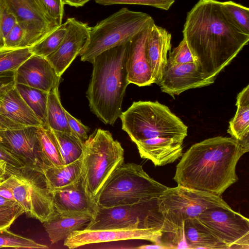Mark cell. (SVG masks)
Here are the masks:
<instances>
[{
	"label": "cell",
	"mask_w": 249,
	"mask_h": 249,
	"mask_svg": "<svg viewBox=\"0 0 249 249\" xmlns=\"http://www.w3.org/2000/svg\"><path fill=\"white\" fill-rule=\"evenodd\" d=\"M139 249H169L167 246L163 244L154 243L150 245H144L136 248Z\"/></svg>",
	"instance_id": "7dc6e473"
},
{
	"label": "cell",
	"mask_w": 249,
	"mask_h": 249,
	"mask_svg": "<svg viewBox=\"0 0 249 249\" xmlns=\"http://www.w3.org/2000/svg\"><path fill=\"white\" fill-rule=\"evenodd\" d=\"M221 7L233 23L244 33L249 35V9L231 0L221 2Z\"/></svg>",
	"instance_id": "836d02e7"
},
{
	"label": "cell",
	"mask_w": 249,
	"mask_h": 249,
	"mask_svg": "<svg viewBox=\"0 0 249 249\" xmlns=\"http://www.w3.org/2000/svg\"><path fill=\"white\" fill-rule=\"evenodd\" d=\"M67 33L58 48L46 57L61 77L76 56L79 55L88 40L90 27L74 18L67 19Z\"/></svg>",
	"instance_id": "5bb4252c"
},
{
	"label": "cell",
	"mask_w": 249,
	"mask_h": 249,
	"mask_svg": "<svg viewBox=\"0 0 249 249\" xmlns=\"http://www.w3.org/2000/svg\"><path fill=\"white\" fill-rule=\"evenodd\" d=\"M0 196L6 199L16 201L12 190L5 179L0 183Z\"/></svg>",
	"instance_id": "ee69618b"
},
{
	"label": "cell",
	"mask_w": 249,
	"mask_h": 249,
	"mask_svg": "<svg viewBox=\"0 0 249 249\" xmlns=\"http://www.w3.org/2000/svg\"><path fill=\"white\" fill-rule=\"evenodd\" d=\"M141 157L155 166L171 163L182 156L183 141L174 138H155L135 143Z\"/></svg>",
	"instance_id": "ffe728a7"
},
{
	"label": "cell",
	"mask_w": 249,
	"mask_h": 249,
	"mask_svg": "<svg viewBox=\"0 0 249 249\" xmlns=\"http://www.w3.org/2000/svg\"><path fill=\"white\" fill-rule=\"evenodd\" d=\"M195 61L185 40L183 38L178 45L170 52L167 63L171 64H182Z\"/></svg>",
	"instance_id": "74e56055"
},
{
	"label": "cell",
	"mask_w": 249,
	"mask_h": 249,
	"mask_svg": "<svg viewBox=\"0 0 249 249\" xmlns=\"http://www.w3.org/2000/svg\"><path fill=\"white\" fill-rule=\"evenodd\" d=\"M7 165L5 163L0 162V183L6 178Z\"/></svg>",
	"instance_id": "681fc988"
},
{
	"label": "cell",
	"mask_w": 249,
	"mask_h": 249,
	"mask_svg": "<svg viewBox=\"0 0 249 249\" xmlns=\"http://www.w3.org/2000/svg\"><path fill=\"white\" fill-rule=\"evenodd\" d=\"M33 54L30 47L0 48V72L8 71L15 72Z\"/></svg>",
	"instance_id": "d6a6232c"
},
{
	"label": "cell",
	"mask_w": 249,
	"mask_h": 249,
	"mask_svg": "<svg viewBox=\"0 0 249 249\" xmlns=\"http://www.w3.org/2000/svg\"><path fill=\"white\" fill-rule=\"evenodd\" d=\"M162 218V232L169 235L181 228L185 220L194 219L213 207L231 209L220 196L180 185L168 187L157 200Z\"/></svg>",
	"instance_id": "ba28073f"
},
{
	"label": "cell",
	"mask_w": 249,
	"mask_h": 249,
	"mask_svg": "<svg viewBox=\"0 0 249 249\" xmlns=\"http://www.w3.org/2000/svg\"><path fill=\"white\" fill-rule=\"evenodd\" d=\"M168 188L151 178L141 165L124 163L106 182L97 203L107 208L156 201Z\"/></svg>",
	"instance_id": "8992f818"
},
{
	"label": "cell",
	"mask_w": 249,
	"mask_h": 249,
	"mask_svg": "<svg viewBox=\"0 0 249 249\" xmlns=\"http://www.w3.org/2000/svg\"><path fill=\"white\" fill-rule=\"evenodd\" d=\"M24 211L19 204L13 206L0 207V230L9 228Z\"/></svg>",
	"instance_id": "ab89813d"
},
{
	"label": "cell",
	"mask_w": 249,
	"mask_h": 249,
	"mask_svg": "<svg viewBox=\"0 0 249 249\" xmlns=\"http://www.w3.org/2000/svg\"><path fill=\"white\" fill-rule=\"evenodd\" d=\"M16 88L24 101L40 121L42 126L49 127L47 122L49 92L22 84H16Z\"/></svg>",
	"instance_id": "83f0119b"
},
{
	"label": "cell",
	"mask_w": 249,
	"mask_h": 249,
	"mask_svg": "<svg viewBox=\"0 0 249 249\" xmlns=\"http://www.w3.org/2000/svg\"><path fill=\"white\" fill-rule=\"evenodd\" d=\"M237 110L229 123L228 132L249 150V85L238 93Z\"/></svg>",
	"instance_id": "cb8c5ba5"
},
{
	"label": "cell",
	"mask_w": 249,
	"mask_h": 249,
	"mask_svg": "<svg viewBox=\"0 0 249 249\" xmlns=\"http://www.w3.org/2000/svg\"><path fill=\"white\" fill-rule=\"evenodd\" d=\"M0 114L25 126H42L16 88L8 91L0 100Z\"/></svg>",
	"instance_id": "7402d4cb"
},
{
	"label": "cell",
	"mask_w": 249,
	"mask_h": 249,
	"mask_svg": "<svg viewBox=\"0 0 249 249\" xmlns=\"http://www.w3.org/2000/svg\"><path fill=\"white\" fill-rule=\"evenodd\" d=\"M122 128L136 142L155 138L183 141L188 127L167 106L158 101L134 102L120 117Z\"/></svg>",
	"instance_id": "277c9868"
},
{
	"label": "cell",
	"mask_w": 249,
	"mask_h": 249,
	"mask_svg": "<svg viewBox=\"0 0 249 249\" xmlns=\"http://www.w3.org/2000/svg\"><path fill=\"white\" fill-rule=\"evenodd\" d=\"M182 33L198 66L213 82L249 41L217 0H199L187 13Z\"/></svg>",
	"instance_id": "6da1fadb"
},
{
	"label": "cell",
	"mask_w": 249,
	"mask_h": 249,
	"mask_svg": "<svg viewBox=\"0 0 249 249\" xmlns=\"http://www.w3.org/2000/svg\"><path fill=\"white\" fill-rule=\"evenodd\" d=\"M8 228L0 230V248L15 249H48V247L39 244L31 239L23 237L8 230Z\"/></svg>",
	"instance_id": "e575fe53"
},
{
	"label": "cell",
	"mask_w": 249,
	"mask_h": 249,
	"mask_svg": "<svg viewBox=\"0 0 249 249\" xmlns=\"http://www.w3.org/2000/svg\"><path fill=\"white\" fill-rule=\"evenodd\" d=\"M16 84H22L49 92L58 87L61 77L48 60L33 54L15 71Z\"/></svg>",
	"instance_id": "2e32d148"
},
{
	"label": "cell",
	"mask_w": 249,
	"mask_h": 249,
	"mask_svg": "<svg viewBox=\"0 0 249 249\" xmlns=\"http://www.w3.org/2000/svg\"><path fill=\"white\" fill-rule=\"evenodd\" d=\"M154 22L146 13L120 9L90 27L89 37L79 54L81 60L92 63L99 54L129 42Z\"/></svg>",
	"instance_id": "52a82bcc"
},
{
	"label": "cell",
	"mask_w": 249,
	"mask_h": 249,
	"mask_svg": "<svg viewBox=\"0 0 249 249\" xmlns=\"http://www.w3.org/2000/svg\"><path fill=\"white\" fill-rule=\"evenodd\" d=\"M249 151L232 137L204 140L183 155L173 179L178 185L221 196L238 180L236 165Z\"/></svg>",
	"instance_id": "7a4b0ae2"
},
{
	"label": "cell",
	"mask_w": 249,
	"mask_h": 249,
	"mask_svg": "<svg viewBox=\"0 0 249 249\" xmlns=\"http://www.w3.org/2000/svg\"><path fill=\"white\" fill-rule=\"evenodd\" d=\"M208 79L196 61L182 64L167 63L158 83L161 91L174 97L186 90L209 86Z\"/></svg>",
	"instance_id": "9a60e30c"
},
{
	"label": "cell",
	"mask_w": 249,
	"mask_h": 249,
	"mask_svg": "<svg viewBox=\"0 0 249 249\" xmlns=\"http://www.w3.org/2000/svg\"><path fill=\"white\" fill-rule=\"evenodd\" d=\"M15 72H0V100L5 94L16 86Z\"/></svg>",
	"instance_id": "7bdbcfd3"
},
{
	"label": "cell",
	"mask_w": 249,
	"mask_h": 249,
	"mask_svg": "<svg viewBox=\"0 0 249 249\" xmlns=\"http://www.w3.org/2000/svg\"><path fill=\"white\" fill-rule=\"evenodd\" d=\"M55 211L62 215L89 214L98 210L96 201L86 193L80 177L74 184L52 193Z\"/></svg>",
	"instance_id": "e0dca14e"
},
{
	"label": "cell",
	"mask_w": 249,
	"mask_h": 249,
	"mask_svg": "<svg viewBox=\"0 0 249 249\" xmlns=\"http://www.w3.org/2000/svg\"><path fill=\"white\" fill-rule=\"evenodd\" d=\"M44 167L64 165L58 142L53 130L49 127L37 128ZM43 167V168H44Z\"/></svg>",
	"instance_id": "f1b7e54d"
},
{
	"label": "cell",
	"mask_w": 249,
	"mask_h": 249,
	"mask_svg": "<svg viewBox=\"0 0 249 249\" xmlns=\"http://www.w3.org/2000/svg\"><path fill=\"white\" fill-rule=\"evenodd\" d=\"M183 230L189 249H228L227 245L204 230L195 219L185 220Z\"/></svg>",
	"instance_id": "484cf974"
},
{
	"label": "cell",
	"mask_w": 249,
	"mask_h": 249,
	"mask_svg": "<svg viewBox=\"0 0 249 249\" xmlns=\"http://www.w3.org/2000/svg\"><path fill=\"white\" fill-rule=\"evenodd\" d=\"M171 35L154 23L151 26L146 46V53L154 83L159 82L171 48Z\"/></svg>",
	"instance_id": "44dd1931"
},
{
	"label": "cell",
	"mask_w": 249,
	"mask_h": 249,
	"mask_svg": "<svg viewBox=\"0 0 249 249\" xmlns=\"http://www.w3.org/2000/svg\"><path fill=\"white\" fill-rule=\"evenodd\" d=\"M36 126L0 131V142L24 166L41 171L44 167Z\"/></svg>",
	"instance_id": "4fadbf2b"
},
{
	"label": "cell",
	"mask_w": 249,
	"mask_h": 249,
	"mask_svg": "<svg viewBox=\"0 0 249 249\" xmlns=\"http://www.w3.org/2000/svg\"><path fill=\"white\" fill-rule=\"evenodd\" d=\"M195 220L231 249H249V220L231 209L213 207Z\"/></svg>",
	"instance_id": "8fae6325"
},
{
	"label": "cell",
	"mask_w": 249,
	"mask_h": 249,
	"mask_svg": "<svg viewBox=\"0 0 249 249\" xmlns=\"http://www.w3.org/2000/svg\"><path fill=\"white\" fill-rule=\"evenodd\" d=\"M102 5L114 4H131L146 5L164 10H168L175 0H94Z\"/></svg>",
	"instance_id": "d590c367"
},
{
	"label": "cell",
	"mask_w": 249,
	"mask_h": 249,
	"mask_svg": "<svg viewBox=\"0 0 249 249\" xmlns=\"http://www.w3.org/2000/svg\"><path fill=\"white\" fill-rule=\"evenodd\" d=\"M89 214L62 215L56 213L42 223L52 244L65 240L73 231L80 230L92 218Z\"/></svg>",
	"instance_id": "603a6c76"
},
{
	"label": "cell",
	"mask_w": 249,
	"mask_h": 249,
	"mask_svg": "<svg viewBox=\"0 0 249 249\" xmlns=\"http://www.w3.org/2000/svg\"><path fill=\"white\" fill-rule=\"evenodd\" d=\"M17 22L5 0H0V48L3 47L5 36Z\"/></svg>",
	"instance_id": "8d00e7d4"
},
{
	"label": "cell",
	"mask_w": 249,
	"mask_h": 249,
	"mask_svg": "<svg viewBox=\"0 0 249 249\" xmlns=\"http://www.w3.org/2000/svg\"><path fill=\"white\" fill-rule=\"evenodd\" d=\"M67 22L58 26L39 42L30 47L34 54L46 57L59 46L67 33Z\"/></svg>",
	"instance_id": "1f68e13d"
},
{
	"label": "cell",
	"mask_w": 249,
	"mask_h": 249,
	"mask_svg": "<svg viewBox=\"0 0 249 249\" xmlns=\"http://www.w3.org/2000/svg\"><path fill=\"white\" fill-rule=\"evenodd\" d=\"M81 164L82 157L68 164L43 168L41 172L45 177L50 192L77 182L81 177Z\"/></svg>",
	"instance_id": "d4e9b609"
},
{
	"label": "cell",
	"mask_w": 249,
	"mask_h": 249,
	"mask_svg": "<svg viewBox=\"0 0 249 249\" xmlns=\"http://www.w3.org/2000/svg\"><path fill=\"white\" fill-rule=\"evenodd\" d=\"M6 174L5 180L26 215L43 223L56 213L41 171L24 166L6 168Z\"/></svg>",
	"instance_id": "9c48e42d"
},
{
	"label": "cell",
	"mask_w": 249,
	"mask_h": 249,
	"mask_svg": "<svg viewBox=\"0 0 249 249\" xmlns=\"http://www.w3.org/2000/svg\"><path fill=\"white\" fill-rule=\"evenodd\" d=\"M65 113L71 132L84 142L89 137L88 134L89 129L88 127L84 125L80 121L72 116L67 110H65Z\"/></svg>",
	"instance_id": "60d3db41"
},
{
	"label": "cell",
	"mask_w": 249,
	"mask_h": 249,
	"mask_svg": "<svg viewBox=\"0 0 249 249\" xmlns=\"http://www.w3.org/2000/svg\"><path fill=\"white\" fill-rule=\"evenodd\" d=\"M124 163V150L107 130L97 129L83 143L81 178L89 196L97 202L113 172Z\"/></svg>",
	"instance_id": "5b68a950"
},
{
	"label": "cell",
	"mask_w": 249,
	"mask_h": 249,
	"mask_svg": "<svg viewBox=\"0 0 249 249\" xmlns=\"http://www.w3.org/2000/svg\"><path fill=\"white\" fill-rule=\"evenodd\" d=\"M152 24L133 37L129 43L126 61L127 79L129 84L139 87L154 83L146 53L147 40Z\"/></svg>",
	"instance_id": "ac0fdd59"
},
{
	"label": "cell",
	"mask_w": 249,
	"mask_h": 249,
	"mask_svg": "<svg viewBox=\"0 0 249 249\" xmlns=\"http://www.w3.org/2000/svg\"><path fill=\"white\" fill-rule=\"evenodd\" d=\"M47 36L29 25L17 22L5 36L3 47L30 48Z\"/></svg>",
	"instance_id": "4316f807"
},
{
	"label": "cell",
	"mask_w": 249,
	"mask_h": 249,
	"mask_svg": "<svg viewBox=\"0 0 249 249\" xmlns=\"http://www.w3.org/2000/svg\"><path fill=\"white\" fill-rule=\"evenodd\" d=\"M56 138L64 165L80 159L83 153V143L72 132L53 130Z\"/></svg>",
	"instance_id": "4dcf8cb0"
},
{
	"label": "cell",
	"mask_w": 249,
	"mask_h": 249,
	"mask_svg": "<svg viewBox=\"0 0 249 249\" xmlns=\"http://www.w3.org/2000/svg\"><path fill=\"white\" fill-rule=\"evenodd\" d=\"M90 0H63L65 4L71 6L79 7L84 6Z\"/></svg>",
	"instance_id": "bcb514c9"
},
{
	"label": "cell",
	"mask_w": 249,
	"mask_h": 249,
	"mask_svg": "<svg viewBox=\"0 0 249 249\" xmlns=\"http://www.w3.org/2000/svg\"><path fill=\"white\" fill-rule=\"evenodd\" d=\"M65 109L61 103L58 87L49 92L47 102V122L53 130L72 132L68 124Z\"/></svg>",
	"instance_id": "f546056e"
},
{
	"label": "cell",
	"mask_w": 249,
	"mask_h": 249,
	"mask_svg": "<svg viewBox=\"0 0 249 249\" xmlns=\"http://www.w3.org/2000/svg\"><path fill=\"white\" fill-rule=\"evenodd\" d=\"M25 126L17 124L0 114V131L6 129H15Z\"/></svg>",
	"instance_id": "f6af8a7d"
},
{
	"label": "cell",
	"mask_w": 249,
	"mask_h": 249,
	"mask_svg": "<svg viewBox=\"0 0 249 249\" xmlns=\"http://www.w3.org/2000/svg\"><path fill=\"white\" fill-rule=\"evenodd\" d=\"M0 162L4 163L7 168L24 167L22 162L0 142Z\"/></svg>",
	"instance_id": "b9f144b4"
},
{
	"label": "cell",
	"mask_w": 249,
	"mask_h": 249,
	"mask_svg": "<svg viewBox=\"0 0 249 249\" xmlns=\"http://www.w3.org/2000/svg\"><path fill=\"white\" fill-rule=\"evenodd\" d=\"M162 227L99 230L84 229L72 232L64 240V246L69 249H75L90 244L136 239L162 244Z\"/></svg>",
	"instance_id": "7c38bea8"
},
{
	"label": "cell",
	"mask_w": 249,
	"mask_h": 249,
	"mask_svg": "<svg viewBox=\"0 0 249 249\" xmlns=\"http://www.w3.org/2000/svg\"><path fill=\"white\" fill-rule=\"evenodd\" d=\"M5 0L18 23L29 25L45 35L58 26L47 15L39 0Z\"/></svg>",
	"instance_id": "d6986e66"
},
{
	"label": "cell",
	"mask_w": 249,
	"mask_h": 249,
	"mask_svg": "<svg viewBox=\"0 0 249 249\" xmlns=\"http://www.w3.org/2000/svg\"><path fill=\"white\" fill-rule=\"evenodd\" d=\"M18 204L16 201L6 199L0 196V207L13 206Z\"/></svg>",
	"instance_id": "c3c4849f"
},
{
	"label": "cell",
	"mask_w": 249,
	"mask_h": 249,
	"mask_svg": "<svg viewBox=\"0 0 249 249\" xmlns=\"http://www.w3.org/2000/svg\"><path fill=\"white\" fill-rule=\"evenodd\" d=\"M45 12L57 26L62 23L65 3L63 0H39Z\"/></svg>",
	"instance_id": "f35d334b"
},
{
	"label": "cell",
	"mask_w": 249,
	"mask_h": 249,
	"mask_svg": "<svg viewBox=\"0 0 249 249\" xmlns=\"http://www.w3.org/2000/svg\"><path fill=\"white\" fill-rule=\"evenodd\" d=\"M157 201L111 207L98 206L85 229H146L162 227L158 221Z\"/></svg>",
	"instance_id": "30bf717a"
},
{
	"label": "cell",
	"mask_w": 249,
	"mask_h": 249,
	"mask_svg": "<svg viewBox=\"0 0 249 249\" xmlns=\"http://www.w3.org/2000/svg\"><path fill=\"white\" fill-rule=\"evenodd\" d=\"M129 41L103 52L91 63L93 71L87 97L91 111L106 124L113 125L122 113L123 99L129 84L126 69Z\"/></svg>",
	"instance_id": "3957f363"
}]
</instances>
